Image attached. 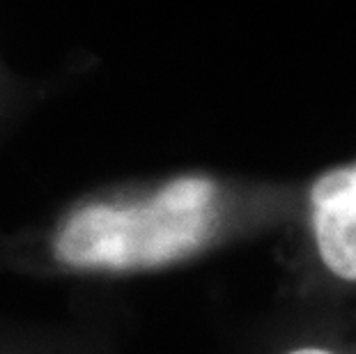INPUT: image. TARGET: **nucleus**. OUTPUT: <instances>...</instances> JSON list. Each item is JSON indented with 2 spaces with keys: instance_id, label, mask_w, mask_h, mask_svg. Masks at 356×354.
Listing matches in <instances>:
<instances>
[{
  "instance_id": "obj_5",
  "label": "nucleus",
  "mask_w": 356,
  "mask_h": 354,
  "mask_svg": "<svg viewBox=\"0 0 356 354\" xmlns=\"http://www.w3.org/2000/svg\"><path fill=\"white\" fill-rule=\"evenodd\" d=\"M285 354H333V352L322 350V348H294V350H287Z\"/></svg>"
},
{
  "instance_id": "obj_4",
  "label": "nucleus",
  "mask_w": 356,
  "mask_h": 354,
  "mask_svg": "<svg viewBox=\"0 0 356 354\" xmlns=\"http://www.w3.org/2000/svg\"><path fill=\"white\" fill-rule=\"evenodd\" d=\"M26 97H30V90H21L19 79H14L0 63V140L14 124L21 106H26Z\"/></svg>"
},
{
  "instance_id": "obj_2",
  "label": "nucleus",
  "mask_w": 356,
  "mask_h": 354,
  "mask_svg": "<svg viewBox=\"0 0 356 354\" xmlns=\"http://www.w3.org/2000/svg\"><path fill=\"white\" fill-rule=\"evenodd\" d=\"M129 322L122 301L83 290L53 318L0 311V354H127Z\"/></svg>"
},
{
  "instance_id": "obj_1",
  "label": "nucleus",
  "mask_w": 356,
  "mask_h": 354,
  "mask_svg": "<svg viewBox=\"0 0 356 354\" xmlns=\"http://www.w3.org/2000/svg\"><path fill=\"white\" fill-rule=\"evenodd\" d=\"M230 209L225 184L207 172L99 184L0 232V272L88 283L168 272L223 237Z\"/></svg>"
},
{
  "instance_id": "obj_3",
  "label": "nucleus",
  "mask_w": 356,
  "mask_h": 354,
  "mask_svg": "<svg viewBox=\"0 0 356 354\" xmlns=\"http://www.w3.org/2000/svg\"><path fill=\"white\" fill-rule=\"evenodd\" d=\"M310 225L322 262L356 281V163L324 172L310 186Z\"/></svg>"
}]
</instances>
